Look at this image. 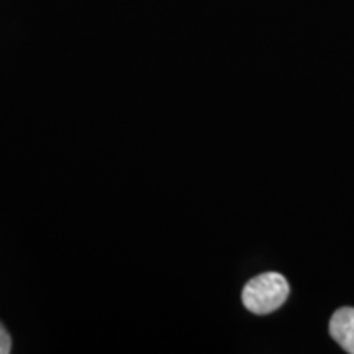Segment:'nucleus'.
<instances>
[{"mask_svg": "<svg viewBox=\"0 0 354 354\" xmlns=\"http://www.w3.org/2000/svg\"><path fill=\"white\" fill-rule=\"evenodd\" d=\"M289 282L279 272H264L251 279L243 289V305L256 313V315H268L276 312L286 304L289 297Z\"/></svg>", "mask_w": 354, "mask_h": 354, "instance_id": "1", "label": "nucleus"}, {"mask_svg": "<svg viewBox=\"0 0 354 354\" xmlns=\"http://www.w3.org/2000/svg\"><path fill=\"white\" fill-rule=\"evenodd\" d=\"M330 335L344 351L354 354V308L336 310L330 320Z\"/></svg>", "mask_w": 354, "mask_h": 354, "instance_id": "2", "label": "nucleus"}, {"mask_svg": "<svg viewBox=\"0 0 354 354\" xmlns=\"http://www.w3.org/2000/svg\"><path fill=\"white\" fill-rule=\"evenodd\" d=\"M10 351H12L10 335L7 333V330L3 328V325L0 323V354H8Z\"/></svg>", "mask_w": 354, "mask_h": 354, "instance_id": "3", "label": "nucleus"}]
</instances>
